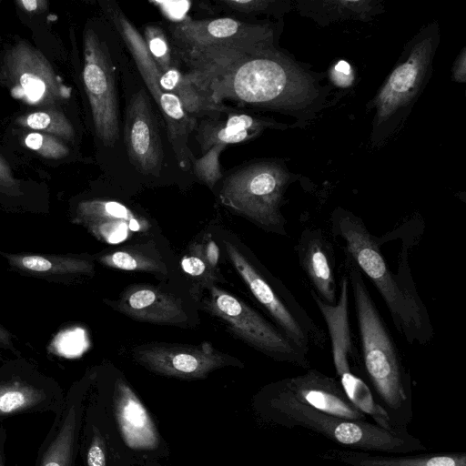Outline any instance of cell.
Returning a JSON list of instances; mask_svg holds the SVG:
<instances>
[{
  "instance_id": "1",
  "label": "cell",
  "mask_w": 466,
  "mask_h": 466,
  "mask_svg": "<svg viewBox=\"0 0 466 466\" xmlns=\"http://www.w3.org/2000/svg\"><path fill=\"white\" fill-rule=\"evenodd\" d=\"M191 81L214 102L234 101L308 121L327 102L319 75L275 46L188 67Z\"/></svg>"
},
{
  "instance_id": "2",
  "label": "cell",
  "mask_w": 466,
  "mask_h": 466,
  "mask_svg": "<svg viewBox=\"0 0 466 466\" xmlns=\"http://www.w3.org/2000/svg\"><path fill=\"white\" fill-rule=\"evenodd\" d=\"M330 232L343 241L349 256L375 286L390 314L397 331L411 346H425L434 336L429 312L420 298L406 261L398 274L389 268L380 240L363 220L337 208L329 218Z\"/></svg>"
},
{
  "instance_id": "3",
  "label": "cell",
  "mask_w": 466,
  "mask_h": 466,
  "mask_svg": "<svg viewBox=\"0 0 466 466\" xmlns=\"http://www.w3.org/2000/svg\"><path fill=\"white\" fill-rule=\"evenodd\" d=\"M344 269L355 306L363 377L398 431H408L413 418L411 380L400 351L376 308L355 262L345 255Z\"/></svg>"
},
{
  "instance_id": "4",
  "label": "cell",
  "mask_w": 466,
  "mask_h": 466,
  "mask_svg": "<svg viewBox=\"0 0 466 466\" xmlns=\"http://www.w3.org/2000/svg\"><path fill=\"white\" fill-rule=\"evenodd\" d=\"M107 15L129 49L137 66L160 109L167 127L168 137L177 158L187 164L191 153L187 138L196 128L197 118L228 110L224 104L214 102L178 68L162 70L149 55L143 36L126 15L116 7Z\"/></svg>"
},
{
  "instance_id": "5",
  "label": "cell",
  "mask_w": 466,
  "mask_h": 466,
  "mask_svg": "<svg viewBox=\"0 0 466 466\" xmlns=\"http://www.w3.org/2000/svg\"><path fill=\"white\" fill-rule=\"evenodd\" d=\"M270 418L289 429L302 428L343 449L373 453L408 454L427 451L408 431H390L373 422L350 420L316 410L299 401L279 381L265 398Z\"/></svg>"
},
{
  "instance_id": "6",
  "label": "cell",
  "mask_w": 466,
  "mask_h": 466,
  "mask_svg": "<svg viewBox=\"0 0 466 466\" xmlns=\"http://www.w3.org/2000/svg\"><path fill=\"white\" fill-rule=\"evenodd\" d=\"M436 22L421 28L405 46L397 64L370 101L375 110L370 139L380 145L400 127L426 86L439 45Z\"/></svg>"
},
{
  "instance_id": "7",
  "label": "cell",
  "mask_w": 466,
  "mask_h": 466,
  "mask_svg": "<svg viewBox=\"0 0 466 466\" xmlns=\"http://www.w3.org/2000/svg\"><path fill=\"white\" fill-rule=\"evenodd\" d=\"M174 54L187 67L274 46V30L232 17L186 18L169 26Z\"/></svg>"
},
{
  "instance_id": "8",
  "label": "cell",
  "mask_w": 466,
  "mask_h": 466,
  "mask_svg": "<svg viewBox=\"0 0 466 466\" xmlns=\"http://www.w3.org/2000/svg\"><path fill=\"white\" fill-rule=\"evenodd\" d=\"M291 174L277 161H258L239 167L223 181L221 202L258 226L286 236L280 211Z\"/></svg>"
},
{
  "instance_id": "9",
  "label": "cell",
  "mask_w": 466,
  "mask_h": 466,
  "mask_svg": "<svg viewBox=\"0 0 466 466\" xmlns=\"http://www.w3.org/2000/svg\"><path fill=\"white\" fill-rule=\"evenodd\" d=\"M339 290L334 305L325 303L311 291L328 328L337 379L350 401L370 416L374 424L388 430L390 420L363 379L361 357L353 342L349 316L350 285L345 272L339 280Z\"/></svg>"
},
{
  "instance_id": "10",
  "label": "cell",
  "mask_w": 466,
  "mask_h": 466,
  "mask_svg": "<svg viewBox=\"0 0 466 466\" xmlns=\"http://www.w3.org/2000/svg\"><path fill=\"white\" fill-rule=\"evenodd\" d=\"M227 255L256 299L268 310L280 330L309 353L323 347L327 335L286 289L278 290L231 242L224 241Z\"/></svg>"
},
{
  "instance_id": "11",
  "label": "cell",
  "mask_w": 466,
  "mask_h": 466,
  "mask_svg": "<svg viewBox=\"0 0 466 466\" xmlns=\"http://www.w3.org/2000/svg\"><path fill=\"white\" fill-rule=\"evenodd\" d=\"M206 307L237 337L276 360L309 369L308 352L242 300L213 285Z\"/></svg>"
},
{
  "instance_id": "12",
  "label": "cell",
  "mask_w": 466,
  "mask_h": 466,
  "mask_svg": "<svg viewBox=\"0 0 466 466\" xmlns=\"http://www.w3.org/2000/svg\"><path fill=\"white\" fill-rule=\"evenodd\" d=\"M0 83L24 104L56 108L70 97L46 56L30 43L19 41L4 55Z\"/></svg>"
},
{
  "instance_id": "13",
  "label": "cell",
  "mask_w": 466,
  "mask_h": 466,
  "mask_svg": "<svg viewBox=\"0 0 466 466\" xmlns=\"http://www.w3.org/2000/svg\"><path fill=\"white\" fill-rule=\"evenodd\" d=\"M224 112L202 117L196 126L201 157L193 159L197 177L210 188L221 178L219 156L229 145L257 137L267 128H287L282 123L246 113Z\"/></svg>"
},
{
  "instance_id": "14",
  "label": "cell",
  "mask_w": 466,
  "mask_h": 466,
  "mask_svg": "<svg viewBox=\"0 0 466 466\" xmlns=\"http://www.w3.org/2000/svg\"><path fill=\"white\" fill-rule=\"evenodd\" d=\"M82 76L96 135L105 146H114L119 137L114 69L106 45L92 29L84 35Z\"/></svg>"
},
{
  "instance_id": "15",
  "label": "cell",
  "mask_w": 466,
  "mask_h": 466,
  "mask_svg": "<svg viewBox=\"0 0 466 466\" xmlns=\"http://www.w3.org/2000/svg\"><path fill=\"white\" fill-rule=\"evenodd\" d=\"M66 394L54 380L31 367L0 368V424L19 415L57 414Z\"/></svg>"
},
{
  "instance_id": "16",
  "label": "cell",
  "mask_w": 466,
  "mask_h": 466,
  "mask_svg": "<svg viewBox=\"0 0 466 466\" xmlns=\"http://www.w3.org/2000/svg\"><path fill=\"white\" fill-rule=\"evenodd\" d=\"M133 356L137 362L153 372L183 380L203 379L215 370L240 364L238 360L217 350L208 342L193 346L144 344L135 348Z\"/></svg>"
},
{
  "instance_id": "17",
  "label": "cell",
  "mask_w": 466,
  "mask_h": 466,
  "mask_svg": "<svg viewBox=\"0 0 466 466\" xmlns=\"http://www.w3.org/2000/svg\"><path fill=\"white\" fill-rule=\"evenodd\" d=\"M88 381L74 385L40 444L34 466H76Z\"/></svg>"
},
{
  "instance_id": "18",
  "label": "cell",
  "mask_w": 466,
  "mask_h": 466,
  "mask_svg": "<svg viewBox=\"0 0 466 466\" xmlns=\"http://www.w3.org/2000/svg\"><path fill=\"white\" fill-rule=\"evenodd\" d=\"M125 143L128 156L138 170L158 175L163 164V150L148 96L139 90L127 107Z\"/></svg>"
},
{
  "instance_id": "19",
  "label": "cell",
  "mask_w": 466,
  "mask_h": 466,
  "mask_svg": "<svg viewBox=\"0 0 466 466\" xmlns=\"http://www.w3.org/2000/svg\"><path fill=\"white\" fill-rule=\"evenodd\" d=\"M74 221L84 225L97 239L108 244L123 242L133 234L146 232L151 228L147 218L115 200L80 202Z\"/></svg>"
},
{
  "instance_id": "20",
  "label": "cell",
  "mask_w": 466,
  "mask_h": 466,
  "mask_svg": "<svg viewBox=\"0 0 466 466\" xmlns=\"http://www.w3.org/2000/svg\"><path fill=\"white\" fill-rule=\"evenodd\" d=\"M282 385L300 402L323 412L356 421H367V416L347 398L337 378L315 369L281 380Z\"/></svg>"
},
{
  "instance_id": "21",
  "label": "cell",
  "mask_w": 466,
  "mask_h": 466,
  "mask_svg": "<svg viewBox=\"0 0 466 466\" xmlns=\"http://www.w3.org/2000/svg\"><path fill=\"white\" fill-rule=\"evenodd\" d=\"M299 265L313 291L329 305L338 299L334 248L322 228H305L297 245Z\"/></svg>"
},
{
  "instance_id": "22",
  "label": "cell",
  "mask_w": 466,
  "mask_h": 466,
  "mask_svg": "<svg viewBox=\"0 0 466 466\" xmlns=\"http://www.w3.org/2000/svg\"><path fill=\"white\" fill-rule=\"evenodd\" d=\"M115 308L133 319L159 325H179L187 319L179 299L151 285L127 287Z\"/></svg>"
},
{
  "instance_id": "23",
  "label": "cell",
  "mask_w": 466,
  "mask_h": 466,
  "mask_svg": "<svg viewBox=\"0 0 466 466\" xmlns=\"http://www.w3.org/2000/svg\"><path fill=\"white\" fill-rule=\"evenodd\" d=\"M320 458L349 466H466L464 451L376 454L342 448L329 449L320 454Z\"/></svg>"
},
{
  "instance_id": "24",
  "label": "cell",
  "mask_w": 466,
  "mask_h": 466,
  "mask_svg": "<svg viewBox=\"0 0 466 466\" xmlns=\"http://www.w3.org/2000/svg\"><path fill=\"white\" fill-rule=\"evenodd\" d=\"M115 411L126 443L136 449H153L157 433L147 410L131 388L122 380L115 384Z\"/></svg>"
},
{
  "instance_id": "25",
  "label": "cell",
  "mask_w": 466,
  "mask_h": 466,
  "mask_svg": "<svg viewBox=\"0 0 466 466\" xmlns=\"http://www.w3.org/2000/svg\"><path fill=\"white\" fill-rule=\"evenodd\" d=\"M0 254L14 269L30 276L62 279L76 275H90L94 272V264L89 259L76 256L4 252Z\"/></svg>"
},
{
  "instance_id": "26",
  "label": "cell",
  "mask_w": 466,
  "mask_h": 466,
  "mask_svg": "<svg viewBox=\"0 0 466 466\" xmlns=\"http://www.w3.org/2000/svg\"><path fill=\"white\" fill-rule=\"evenodd\" d=\"M301 15L313 19L319 25L345 20L369 21L382 11L374 0H310L298 1Z\"/></svg>"
},
{
  "instance_id": "27",
  "label": "cell",
  "mask_w": 466,
  "mask_h": 466,
  "mask_svg": "<svg viewBox=\"0 0 466 466\" xmlns=\"http://www.w3.org/2000/svg\"><path fill=\"white\" fill-rule=\"evenodd\" d=\"M103 265L127 271H144L166 275L167 268L157 253L125 248L98 258Z\"/></svg>"
},
{
  "instance_id": "28",
  "label": "cell",
  "mask_w": 466,
  "mask_h": 466,
  "mask_svg": "<svg viewBox=\"0 0 466 466\" xmlns=\"http://www.w3.org/2000/svg\"><path fill=\"white\" fill-rule=\"evenodd\" d=\"M16 123L27 129L73 141L75 129L68 118L56 108H44L19 116Z\"/></svg>"
},
{
  "instance_id": "29",
  "label": "cell",
  "mask_w": 466,
  "mask_h": 466,
  "mask_svg": "<svg viewBox=\"0 0 466 466\" xmlns=\"http://www.w3.org/2000/svg\"><path fill=\"white\" fill-rule=\"evenodd\" d=\"M79 453L83 466H107V445L100 426L84 413L80 433Z\"/></svg>"
},
{
  "instance_id": "30",
  "label": "cell",
  "mask_w": 466,
  "mask_h": 466,
  "mask_svg": "<svg viewBox=\"0 0 466 466\" xmlns=\"http://www.w3.org/2000/svg\"><path fill=\"white\" fill-rule=\"evenodd\" d=\"M181 268L202 287L209 289L218 279V274L209 268L205 258L202 243H194L190 246L188 253L181 259Z\"/></svg>"
},
{
  "instance_id": "31",
  "label": "cell",
  "mask_w": 466,
  "mask_h": 466,
  "mask_svg": "<svg viewBox=\"0 0 466 466\" xmlns=\"http://www.w3.org/2000/svg\"><path fill=\"white\" fill-rule=\"evenodd\" d=\"M143 38L150 56L160 69L177 68L171 46L160 27L156 25L147 26Z\"/></svg>"
},
{
  "instance_id": "32",
  "label": "cell",
  "mask_w": 466,
  "mask_h": 466,
  "mask_svg": "<svg viewBox=\"0 0 466 466\" xmlns=\"http://www.w3.org/2000/svg\"><path fill=\"white\" fill-rule=\"evenodd\" d=\"M218 4L224 8L246 15L268 14L284 15L290 9L289 1L276 0H219Z\"/></svg>"
},
{
  "instance_id": "33",
  "label": "cell",
  "mask_w": 466,
  "mask_h": 466,
  "mask_svg": "<svg viewBox=\"0 0 466 466\" xmlns=\"http://www.w3.org/2000/svg\"><path fill=\"white\" fill-rule=\"evenodd\" d=\"M24 143L26 147L46 159H61L69 153L64 140L46 133L29 132L24 137Z\"/></svg>"
},
{
  "instance_id": "34",
  "label": "cell",
  "mask_w": 466,
  "mask_h": 466,
  "mask_svg": "<svg viewBox=\"0 0 466 466\" xmlns=\"http://www.w3.org/2000/svg\"><path fill=\"white\" fill-rule=\"evenodd\" d=\"M0 191L15 195L19 193V181L14 177L9 164L0 155Z\"/></svg>"
},
{
  "instance_id": "35",
  "label": "cell",
  "mask_w": 466,
  "mask_h": 466,
  "mask_svg": "<svg viewBox=\"0 0 466 466\" xmlns=\"http://www.w3.org/2000/svg\"><path fill=\"white\" fill-rule=\"evenodd\" d=\"M331 81L340 87L350 86L354 80V75L350 66L345 61L338 62L330 70Z\"/></svg>"
},
{
  "instance_id": "36",
  "label": "cell",
  "mask_w": 466,
  "mask_h": 466,
  "mask_svg": "<svg viewBox=\"0 0 466 466\" xmlns=\"http://www.w3.org/2000/svg\"><path fill=\"white\" fill-rule=\"evenodd\" d=\"M203 253L209 268L218 274V263L219 259V249L217 243L210 238H207L206 241L202 243Z\"/></svg>"
},
{
  "instance_id": "37",
  "label": "cell",
  "mask_w": 466,
  "mask_h": 466,
  "mask_svg": "<svg viewBox=\"0 0 466 466\" xmlns=\"http://www.w3.org/2000/svg\"><path fill=\"white\" fill-rule=\"evenodd\" d=\"M162 7L163 12L166 15L169 17L172 23H178L186 18H184V13L187 10V2H171V3H159Z\"/></svg>"
},
{
  "instance_id": "38",
  "label": "cell",
  "mask_w": 466,
  "mask_h": 466,
  "mask_svg": "<svg viewBox=\"0 0 466 466\" xmlns=\"http://www.w3.org/2000/svg\"><path fill=\"white\" fill-rule=\"evenodd\" d=\"M452 79L459 83L466 81V51L461 50L456 58L452 67Z\"/></svg>"
},
{
  "instance_id": "39",
  "label": "cell",
  "mask_w": 466,
  "mask_h": 466,
  "mask_svg": "<svg viewBox=\"0 0 466 466\" xmlns=\"http://www.w3.org/2000/svg\"><path fill=\"white\" fill-rule=\"evenodd\" d=\"M16 3L22 9L28 13L43 11L47 5V2L45 0H19Z\"/></svg>"
},
{
  "instance_id": "40",
  "label": "cell",
  "mask_w": 466,
  "mask_h": 466,
  "mask_svg": "<svg viewBox=\"0 0 466 466\" xmlns=\"http://www.w3.org/2000/svg\"><path fill=\"white\" fill-rule=\"evenodd\" d=\"M7 441V430L0 424V466H5V444Z\"/></svg>"
},
{
  "instance_id": "41",
  "label": "cell",
  "mask_w": 466,
  "mask_h": 466,
  "mask_svg": "<svg viewBox=\"0 0 466 466\" xmlns=\"http://www.w3.org/2000/svg\"><path fill=\"white\" fill-rule=\"evenodd\" d=\"M0 347L8 350H14L12 337L8 330L0 325Z\"/></svg>"
}]
</instances>
